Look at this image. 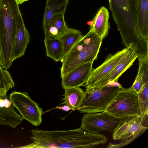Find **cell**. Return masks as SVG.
<instances>
[{
  "label": "cell",
  "instance_id": "1",
  "mask_svg": "<svg viewBox=\"0 0 148 148\" xmlns=\"http://www.w3.org/2000/svg\"><path fill=\"white\" fill-rule=\"evenodd\" d=\"M30 137L33 143L21 147L90 148L107 142L103 134L94 133L81 127L72 130L46 131L39 129L31 130Z\"/></svg>",
  "mask_w": 148,
  "mask_h": 148
},
{
  "label": "cell",
  "instance_id": "2",
  "mask_svg": "<svg viewBox=\"0 0 148 148\" xmlns=\"http://www.w3.org/2000/svg\"><path fill=\"white\" fill-rule=\"evenodd\" d=\"M137 3L138 0H109V9L126 47L136 46L142 41L136 29Z\"/></svg>",
  "mask_w": 148,
  "mask_h": 148
},
{
  "label": "cell",
  "instance_id": "3",
  "mask_svg": "<svg viewBox=\"0 0 148 148\" xmlns=\"http://www.w3.org/2000/svg\"><path fill=\"white\" fill-rule=\"evenodd\" d=\"M103 40L90 30L63 59L60 69L61 77L81 65L93 62L97 58Z\"/></svg>",
  "mask_w": 148,
  "mask_h": 148
},
{
  "label": "cell",
  "instance_id": "4",
  "mask_svg": "<svg viewBox=\"0 0 148 148\" xmlns=\"http://www.w3.org/2000/svg\"><path fill=\"white\" fill-rule=\"evenodd\" d=\"M18 5L16 0H1L0 3V45L4 58L11 57L20 11Z\"/></svg>",
  "mask_w": 148,
  "mask_h": 148
},
{
  "label": "cell",
  "instance_id": "5",
  "mask_svg": "<svg viewBox=\"0 0 148 148\" xmlns=\"http://www.w3.org/2000/svg\"><path fill=\"white\" fill-rule=\"evenodd\" d=\"M112 84L98 88H86L82 104L77 109L78 111L85 113L106 111L109 103L122 87L117 82Z\"/></svg>",
  "mask_w": 148,
  "mask_h": 148
},
{
  "label": "cell",
  "instance_id": "6",
  "mask_svg": "<svg viewBox=\"0 0 148 148\" xmlns=\"http://www.w3.org/2000/svg\"><path fill=\"white\" fill-rule=\"evenodd\" d=\"M107 113L118 119L140 115L137 94L132 87L120 89L108 106Z\"/></svg>",
  "mask_w": 148,
  "mask_h": 148
},
{
  "label": "cell",
  "instance_id": "7",
  "mask_svg": "<svg viewBox=\"0 0 148 148\" xmlns=\"http://www.w3.org/2000/svg\"><path fill=\"white\" fill-rule=\"evenodd\" d=\"M9 97L10 102L18 110L23 119L36 126L42 123V109L30 98L27 92L14 91Z\"/></svg>",
  "mask_w": 148,
  "mask_h": 148
},
{
  "label": "cell",
  "instance_id": "8",
  "mask_svg": "<svg viewBox=\"0 0 148 148\" xmlns=\"http://www.w3.org/2000/svg\"><path fill=\"white\" fill-rule=\"evenodd\" d=\"M120 119L112 116L106 111L84 114L80 127L94 133L107 131L113 133Z\"/></svg>",
  "mask_w": 148,
  "mask_h": 148
},
{
  "label": "cell",
  "instance_id": "9",
  "mask_svg": "<svg viewBox=\"0 0 148 148\" xmlns=\"http://www.w3.org/2000/svg\"><path fill=\"white\" fill-rule=\"evenodd\" d=\"M147 128L143 125L140 115L120 119L113 133L112 138L115 140H121V143L132 138H136Z\"/></svg>",
  "mask_w": 148,
  "mask_h": 148
},
{
  "label": "cell",
  "instance_id": "10",
  "mask_svg": "<svg viewBox=\"0 0 148 148\" xmlns=\"http://www.w3.org/2000/svg\"><path fill=\"white\" fill-rule=\"evenodd\" d=\"M126 49L123 57L112 71L92 87L98 88L107 85L117 82L120 77L130 67L138 57V54L132 47Z\"/></svg>",
  "mask_w": 148,
  "mask_h": 148
},
{
  "label": "cell",
  "instance_id": "11",
  "mask_svg": "<svg viewBox=\"0 0 148 148\" xmlns=\"http://www.w3.org/2000/svg\"><path fill=\"white\" fill-rule=\"evenodd\" d=\"M126 49L124 48L113 54L108 55L106 60L100 66L92 69L86 82V88H92L101 79L108 75L123 57Z\"/></svg>",
  "mask_w": 148,
  "mask_h": 148
},
{
  "label": "cell",
  "instance_id": "12",
  "mask_svg": "<svg viewBox=\"0 0 148 148\" xmlns=\"http://www.w3.org/2000/svg\"><path fill=\"white\" fill-rule=\"evenodd\" d=\"M30 39V34L25 27L20 11L17 18L16 32L12 45V62L24 55Z\"/></svg>",
  "mask_w": 148,
  "mask_h": 148
},
{
  "label": "cell",
  "instance_id": "13",
  "mask_svg": "<svg viewBox=\"0 0 148 148\" xmlns=\"http://www.w3.org/2000/svg\"><path fill=\"white\" fill-rule=\"evenodd\" d=\"M93 63L81 65L64 75L61 77L62 88L64 89L83 86L92 70Z\"/></svg>",
  "mask_w": 148,
  "mask_h": 148
},
{
  "label": "cell",
  "instance_id": "14",
  "mask_svg": "<svg viewBox=\"0 0 148 148\" xmlns=\"http://www.w3.org/2000/svg\"><path fill=\"white\" fill-rule=\"evenodd\" d=\"M109 13L104 6L100 7L93 18L90 30L104 39L108 35L110 26Z\"/></svg>",
  "mask_w": 148,
  "mask_h": 148
},
{
  "label": "cell",
  "instance_id": "15",
  "mask_svg": "<svg viewBox=\"0 0 148 148\" xmlns=\"http://www.w3.org/2000/svg\"><path fill=\"white\" fill-rule=\"evenodd\" d=\"M136 19L139 36L148 42V0H138Z\"/></svg>",
  "mask_w": 148,
  "mask_h": 148
},
{
  "label": "cell",
  "instance_id": "16",
  "mask_svg": "<svg viewBox=\"0 0 148 148\" xmlns=\"http://www.w3.org/2000/svg\"><path fill=\"white\" fill-rule=\"evenodd\" d=\"M64 13H59L52 16L47 29L44 32L45 38H60L67 29L68 28L64 20Z\"/></svg>",
  "mask_w": 148,
  "mask_h": 148
},
{
  "label": "cell",
  "instance_id": "17",
  "mask_svg": "<svg viewBox=\"0 0 148 148\" xmlns=\"http://www.w3.org/2000/svg\"><path fill=\"white\" fill-rule=\"evenodd\" d=\"M69 0H47L42 26L44 32L47 29L50 21L54 15L65 12Z\"/></svg>",
  "mask_w": 148,
  "mask_h": 148
},
{
  "label": "cell",
  "instance_id": "18",
  "mask_svg": "<svg viewBox=\"0 0 148 148\" xmlns=\"http://www.w3.org/2000/svg\"><path fill=\"white\" fill-rule=\"evenodd\" d=\"M139 68L138 73L132 86L137 94L142 86L148 82V55L144 54H138Z\"/></svg>",
  "mask_w": 148,
  "mask_h": 148
},
{
  "label": "cell",
  "instance_id": "19",
  "mask_svg": "<svg viewBox=\"0 0 148 148\" xmlns=\"http://www.w3.org/2000/svg\"><path fill=\"white\" fill-rule=\"evenodd\" d=\"M64 102L62 103L72 110L77 109L81 106L84 98L85 91L79 86L64 89Z\"/></svg>",
  "mask_w": 148,
  "mask_h": 148
},
{
  "label": "cell",
  "instance_id": "20",
  "mask_svg": "<svg viewBox=\"0 0 148 148\" xmlns=\"http://www.w3.org/2000/svg\"><path fill=\"white\" fill-rule=\"evenodd\" d=\"M44 43L47 56L56 62L62 61L63 59V45L59 38H45Z\"/></svg>",
  "mask_w": 148,
  "mask_h": 148
},
{
  "label": "cell",
  "instance_id": "21",
  "mask_svg": "<svg viewBox=\"0 0 148 148\" xmlns=\"http://www.w3.org/2000/svg\"><path fill=\"white\" fill-rule=\"evenodd\" d=\"M81 32L78 30L70 28L59 38L63 45V58L72 47L83 37Z\"/></svg>",
  "mask_w": 148,
  "mask_h": 148
},
{
  "label": "cell",
  "instance_id": "22",
  "mask_svg": "<svg viewBox=\"0 0 148 148\" xmlns=\"http://www.w3.org/2000/svg\"><path fill=\"white\" fill-rule=\"evenodd\" d=\"M0 65V99H8L7 92L15 85L12 76L7 70Z\"/></svg>",
  "mask_w": 148,
  "mask_h": 148
},
{
  "label": "cell",
  "instance_id": "23",
  "mask_svg": "<svg viewBox=\"0 0 148 148\" xmlns=\"http://www.w3.org/2000/svg\"><path fill=\"white\" fill-rule=\"evenodd\" d=\"M137 95L140 117L143 124L148 114V82L143 85Z\"/></svg>",
  "mask_w": 148,
  "mask_h": 148
},
{
  "label": "cell",
  "instance_id": "24",
  "mask_svg": "<svg viewBox=\"0 0 148 148\" xmlns=\"http://www.w3.org/2000/svg\"><path fill=\"white\" fill-rule=\"evenodd\" d=\"M58 108L60 109H61L65 111H68L71 109L66 105L58 107Z\"/></svg>",
  "mask_w": 148,
  "mask_h": 148
},
{
  "label": "cell",
  "instance_id": "25",
  "mask_svg": "<svg viewBox=\"0 0 148 148\" xmlns=\"http://www.w3.org/2000/svg\"><path fill=\"white\" fill-rule=\"evenodd\" d=\"M0 65L3 67V63L2 60V56L1 51V46L0 45Z\"/></svg>",
  "mask_w": 148,
  "mask_h": 148
},
{
  "label": "cell",
  "instance_id": "26",
  "mask_svg": "<svg viewBox=\"0 0 148 148\" xmlns=\"http://www.w3.org/2000/svg\"><path fill=\"white\" fill-rule=\"evenodd\" d=\"M18 3L19 4H21L29 0H16Z\"/></svg>",
  "mask_w": 148,
  "mask_h": 148
},
{
  "label": "cell",
  "instance_id": "27",
  "mask_svg": "<svg viewBox=\"0 0 148 148\" xmlns=\"http://www.w3.org/2000/svg\"><path fill=\"white\" fill-rule=\"evenodd\" d=\"M1 0H0V2H1Z\"/></svg>",
  "mask_w": 148,
  "mask_h": 148
},
{
  "label": "cell",
  "instance_id": "28",
  "mask_svg": "<svg viewBox=\"0 0 148 148\" xmlns=\"http://www.w3.org/2000/svg\"></svg>",
  "mask_w": 148,
  "mask_h": 148
}]
</instances>
